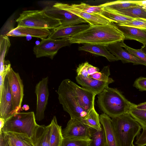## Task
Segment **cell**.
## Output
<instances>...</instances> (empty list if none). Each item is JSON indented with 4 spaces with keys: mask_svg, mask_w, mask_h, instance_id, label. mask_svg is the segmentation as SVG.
Here are the masks:
<instances>
[{
    "mask_svg": "<svg viewBox=\"0 0 146 146\" xmlns=\"http://www.w3.org/2000/svg\"><path fill=\"white\" fill-rule=\"evenodd\" d=\"M71 44H100L104 46L124 40L122 32L115 23L91 25L87 29L69 37Z\"/></svg>",
    "mask_w": 146,
    "mask_h": 146,
    "instance_id": "1",
    "label": "cell"
},
{
    "mask_svg": "<svg viewBox=\"0 0 146 146\" xmlns=\"http://www.w3.org/2000/svg\"><path fill=\"white\" fill-rule=\"evenodd\" d=\"M98 98L100 109L112 118L128 113L136 105L127 100L118 90L109 86L98 94Z\"/></svg>",
    "mask_w": 146,
    "mask_h": 146,
    "instance_id": "2",
    "label": "cell"
},
{
    "mask_svg": "<svg viewBox=\"0 0 146 146\" xmlns=\"http://www.w3.org/2000/svg\"><path fill=\"white\" fill-rule=\"evenodd\" d=\"M39 125L36 122L35 114L33 111L19 112L15 113L5 120L1 132L25 134L34 142Z\"/></svg>",
    "mask_w": 146,
    "mask_h": 146,
    "instance_id": "3",
    "label": "cell"
},
{
    "mask_svg": "<svg viewBox=\"0 0 146 146\" xmlns=\"http://www.w3.org/2000/svg\"><path fill=\"white\" fill-rule=\"evenodd\" d=\"M112 120L119 146H132L135 137L140 134L141 125L128 113Z\"/></svg>",
    "mask_w": 146,
    "mask_h": 146,
    "instance_id": "4",
    "label": "cell"
},
{
    "mask_svg": "<svg viewBox=\"0 0 146 146\" xmlns=\"http://www.w3.org/2000/svg\"><path fill=\"white\" fill-rule=\"evenodd\" d=\"M16 22L17 26L53 30L61 25L59 20L49 16L43 9L23 11Z\"/></svg>",
    "mask_w": 146,
    "mask_h": 146,
    "instance_id": "5",
    "label": "cell"
},
{
    "mask_svg": "<svg viewBox=\"0 0 146 146\" xmlns=\"http://www.w3.org/2000/svg\"><path fill=\"white\" fill-rule=\"evenodd\" d=\"M57 93L60 103L62 105L64 110L69 114L71 119L82 120L86 115L88 112L79 104L67 79L62 81Z\"/></svg>",
    "mask_w": 146,
    "mask_h": 146,
    "instance_id": "6",
    "label": "cell"
},
{
    "mask_svg": "<svg viewBox=\"0 0 146 146\" xmlns=\"http://www.w3.org/2000/svg\"><path fill=\"white\" fill-rule=\"evenodd\" d=\"M71 44L69 37L58 39L47 38L42 39L39 44H36L33 51L37 58L45 56L52 59L60 48Z\"/></svg>",
    "mask_w": 146,
    "mask_h": 146,
    "instance_id": "7",
    "label": "cell"
},
{
    "mask_svg": "<svg viewBox=\"0 0 146 146\" xmlns=\"http://www.w3.org/2000/svg\"><path fill=\"white\" fill-rule=\"evenodd\" d=\"M11 93L14 114L19 112L24 96V86L18 72L11 67L7 75Z\"/></svg>",
    "mask_w": 146,
    "mask_h": 146,
    "instance_id": "8",
    "label": "cell"
},
{
    "mask_svg": "<svg viewBox=\"0 0 146 146\" xmlns=\"http://www.w3.org/2000/svg\"><path fill=\"white\" fill-rule=\"evenodd\" d=\"M53 5L75 15L84 19L90 25H106L112 22L101 14L88 13L74 7L71 4L56 2Z\"/></svg>",
    "mask_w": 146,
    "mask_h": 146,
    "instance_id": "9",
    "label": "cell"
},
{
    "mask_svg": "<svg viewBox=\"0 0 146 146\" xmlns=\"http://www.w3.org/2000/svg\"><path fill=\"white\" fill-rule=\"evenodd\" d=\"M48 76L40 81L35 86V93L37 98L35 117L36 120L40 121L44 118V111L48 104L49 95Z\"/></svg>",
    "mask_w": 146,
    "mask_h": 146,
    "instance_id": "10",
    "label": "cell"
},
{
    "mask_svg": "<svg viewBox=\"0 0 146 146\" xmlns=\"http://www.w3.org/2000/svg\"><path fill=\"white\" fill-rule=\"evenodd\" d=\"M43 10L49 16L59 20L61 23L60 26L61 27L76 25L82 23H87L75 15L53 5L46 7Z\"/></svg>",
    "mask_w": 146,
    "mask_h": 146,
    "instance_id": "11",
    "label": "cell"
},
{
    "mask_svg": "<svg viewBox=\"0 0 146 146\" xmlns=\"http://www.w3.org/2000/svg\"><path fill=\"white\" fill-rule=\"evenodd\" d=\"M62 133L64 138L90 139V128L81 120L70 119Z\"/></svg>",
    "mask_w": 146,
    "mask_h": 146,
    "instance_id": "12",
    "label": "cell"
},
{
    "mask_svg": "<svg viewBox=\"0 0 146 146\" xmlns=\"http://www.w3.org/2000/svg\"><path fill=\"white\" fill-rule=\"evenodd\" d=\"M67 80L80 106L88 112L94 106L95 97L96 95L83 87L79 86L69 79H67Z\"/></svg>",
    "mask_w": 146,
    "mask_h": 146,
    "instance_id": "13",
    "label": "cell"
},
{
    "mask_svg": "<svg viewBox=\"0 0 146 146\" xmlns=\"http://www.w3.org/2000/svg\"><path fill=\"white\" fill-rule=\"evenodd\" d=\"M14 114L12 96L6 75L0 96V116L5 120Z\"/></svg>",
    "mask_w": 146,
    "mask_h": 146,
    "instance_id": "14",
    "label": "cell"
},
{
    "mask_svg": "<svg viewBox=\"0 0 146 146\" xmlns=\"http://www.w3.org/2000/svg\"><path fill=\"white\" fill-rule=\"evenodd\" d=\"M105 46L111 54L123 63H131L134 65L141 64L146 66L145 62L124 49L121 46L120 41Z\"/></svg>",
    "mask_w": 146,
    "mask_h": 146,
    "instance_id": "15",
    "label": "cell"
},
{
    "mask_svg": "<svg viewBox=\"0 0 146 146\" xmlns=\"http://www.w3.org/2000/svg\"><path fill=\"white\" fill-rule=\"evenodd\" d=\"M51 32L47 29L37 28L29 27L17 26L11 30L6 35L8 36H31L46 38L51 34Z\"/></svg>",
    "mask_w": 146,
    "mask_h": 146,
    "instance_id": "16",
    "label": "cell"
},
{
    "mask_svg": "<svg viewBox=\"0 0 146 146\" xmlns=\"http://www.w3.org/2000/svg\"><path fill=\"white\" fill-rule=\"evenodd\" d=\"M77 82L83 88L98 95L104 89L108 87L111 81H103L93 79L90 76L85 78L80 75L76 77Z\"/></svg>",
    "mask_w": 146,
    "mask_h": 146,
    "instance_id": "17",
    "label": "cell"
},
{
    "mask_svg": "<svg viewBox=\"0 0 146 146\" xmlns=\"http://www.w3.org/2000/svg\"><path fill=\"white\" fill-rule=\"evenodd\" d=\"M100 119L105 132L106 146H119L112 119L104 113L100 115Z\"/></svg>",
    "mask_w": 146,
    "mask_h": 146,
    "instance_id": "18",
    "label": "cell"
},
{
    "mask_svg": "<svg viewBox=\"0 0 146 146\" xmlns=\"http://www.w3.org/2000/svg\"><path fill=\"white\" fill-rule=\"evenodd\" d=\"M90 24H82L59 26L53 30L51 35L48 37L52 39H58L69 37L88 28Z\"/></svg>",
    "mask_w": 146,
    "mask_h": 146,
    "instance_id": "19",
    "label": "cell"
},
{
    "mask_svg": "<svg viewBox=\"0 0 146 146\" xmlns=\"http://www.w3.org/2000/svg\"><path fill=\"white\" fill-rule=\"evenodd\" d=\"M122 32L125 39L135 40L146 44V29L115 23Z\"/></svg>",
    "mask_w": 146,
    "mask_h": 146,
    "instance_id": "20",
    "label": "cell"
},
{
    "mask_svg": "<svg viewBox=\"0 0 146 146\" xmlns=\"http://www.w3.org/2000/svg\"><path fill=\"white\" fill-rule=\"evenodd\" d=\"M79 50L87 52L98 56L105 57L109 62L117 61L119 60L111 54L104 45L85 44L78 47Z\"/></svg>",
    "mask_w": 146,
    "mask_h": 146,
    "instance_id": "21",
    "label": "cell"
},
{
    "mask_svg": "<svg viewBox=\"0 0 146 146\" xmlns=\"http://www.w3.org/2000/svg\"><path fill=\"white\" fill-rule=\"evenodd\" d=\"M3 132L10 146H35L33 140L25 134Z\"/></svg>",
    "mask_w": 146,
    "mask_h": 146,
    "instance_id": "22",
    "label": "cell"
},
{
    "mask_svg": "<svg viewBox=\"0 0 146 146\" xmlns=\"http://www.w3.org/2000/svg\"><path fill=\"white\" fill-rule=\"evenodd\" d=\"M51 132L50 137V146H61L63 137L62 127L59 125L57 119L54 116L50 123Z\"/></svg>",
    "mask_w": 146,
    "mask_h": 146,
    "instance_id": "23",
    "label": "cell"
},
{
    "mask_svg": "<svg viewBox=\"0 0 146 146\" xmlns=\"http://www.w3.org/2000/svg\"><path fill=\"white\" fill-rule=\"evenodd\" d=\"M101 14L113 23L123 24L134 19L120 14L114 11L104 7Z\"/></svg>",
    "mask_w": 146,
    "mask_h": 146,
    "instance_id": "24",
    "label": "cell"
},
{
    "mask_svg": "<svg viewBox=\"0 0 146 146\" xmlns=\"http://www.w3.org/2000/svg\"><path fill=\"white\" fill-rule=\"evenodd\" d=\"M82 122L90 128L97 130L102 129L100 116L95 109L94 106L89 111L86 115L81 120Z\"/></svg>",
    "mask_w": 146,
    "mask_h": 146,
    "instance_id": "25",
    "label": "cell"
},
{
    "mask_svg": "<svg viewBox=\"0 0 146 146\" xmlns=\"http://www.w3.org/2000/svg\"><path fill=\"white\" fill-rule=\"evenodd\" d=\"M113 10L120 14L133 19H146V10L141 6L139 5Z\"/></svg>",
    "mask_w": 146,
    "mask_h": 146,
    "instance_id": "26",
    "label": "cell"
},
{
    "mask_svg": "<svg viewBox=\"0 0 146 146\" xmlns=\"http://www.w3.org/2000/svg\"><path fill=\"white\" fill-rule=\"evenodd\" d=\"M102 125V129L100 130L90 128L91 140L90 146H106L105 132Z\"/></svg>",
    "mask_w": 146,
    "mask_h": 146,
    "instance_id": "27",
    "label": "cell"
},
{
    "mask_svg": "<svg viewBox=\"0 0 146 146\" xmlns=\"http://www.w3.org/2000/svg\"><path fill=\"white\" fill-rule=\"evenodd\" d=\"M0 73L4 70V62L5 57L7 54L11 44L9 39L6 35H0Z\"/></svg>",
    "mask_w": 146,
    "mask_h": 146,
    "instance_id": "28",
    "label": "cell"
},
{
    "mask_svg": "<svg viewBox=\"0 0 146 146\" xmlns=\"http://www.w3.org/2000/svg\"><path fill=\"white\" fill-rule=\"evenodd\" d=\"M101 5L114 10L138 5L136 1L125 0H118L108 2Z\"/></svg>",
    "mask_w": 146,
    "mask_h": 146,
    "instance_id": "29",
    "label": "cell"
},
{
    "mask_svg": "<svg viewBox=\"0 0 146 146\" xmlns=\"http://www.w3.org/2000/svg\"><path fill=\"white\" fill-rule=\"evenodd\" d=\"M135 106L128 113L139 124L143 130H146V110L137 109Z\"/></svg>",
    "mask_w": 146,
    "mask_h": 146,
    "instance_id": "30",
    "label": "cell"
},
{
    "mask_svg": "<svg viewBox=\"0 0 146 146\" xmlns=\"http://www.w3.org/2000/svg\"><path fill=\"white\" fill-rule=\"evenodd\" d=\"M74 7L79 10L91 14H101L104 7L101 5L98 6H91L83 3L79 4H72Z\"/></svg>",
    "mask_w": 146,
    "mask_h": 146,
    "instance_id": "31",
    "label": "cell"
},
{
    "mask_svg": "<svg viewBox=\"0 0 146 146\" xmlns=\"http://www.w3.org/2000/svg\"><path fill=\"white\" fill-rule=\"evenodd\" d=\"M110 74V68L107 66L104 67L101 72H97L90 76L92 78L100 81L113 82V80L109 77Z\"/></svg>",
    "mask_w": 146,
    "mask_h": 146,
    "instance_id": "32",
    "label": "cell"
},
{
    "mask_svg": "<svg viewBox=\"0 0 146 146\" xmlns=\"http://www.w3.org/2000/svg\"><path fill=\"white\" fill-rule=\"evenodd\" d=\"M91 139L64 138L61 146H90Z\"/></svg>",
    "mask_w": 146,
    "mask_h": 146,
    "instance_id": "33",
    "label": "cell"
},
{
    "mask_svg": "<svg viewBox=\"0 0 146 146\" xmlns=\"http://www.w3.org/2000/svg\"><path fill=\"white\" fill-rule=\"evenodd\" d=\"M121 46L128 52L146 63V54L141 49H135L127 46L123 42L120 41Z\"/></svg>",
    "mask_w": 146,
    "mask_h": 146,
    "instance_id": "34",
    "label": "cell"
},
{
    "mask_svg": "<svg viewBox=\"0 0 146 146\" xmlns=\"http://www.w3.org/2000/svg\"><path fill=\"white\" fill-rule=\"evenodd\" d=\"M139 29H146V19L135 18L123 24H120Z\"/></svg>",
    "mask_w": 146,
    "mask_h": 146,
    "instance_id": "35",
    "label": "cell"
},
{
    "mask_svg": "<svg viewBox=\"0 0 146 146\" xmlns=\"http://www.w3.org/2000/svg\"><path fill=\"white\" fill-rule=\"evenodd\" d=\"M11 67L9 61L5 60L4 62L3 70L0 73V96L1 94L5 78Z\"/></svg>",
    "mask_w": 146,
    "mask_h": 146,
    "instance_id": "36",
    "label": "cell"
},
{
    "mask_svg": "<svg viewBox=\"0 0 146 146\" xmlns=\"http://www.w3.org/2000/svg\"><path fill=\"white\" fill-rule=\"evenodd\" d=\"M46 126L40 125L36 134L35 146H41L43 137L44 135Z\"/></svg>",
    "mask_w": 146,
    "mask_h": 146,
    "instance_id": "37",
    "label": "cell"
},
{
    "mask_svg": "<svg viewBox=\"0 0 146 146\" xmlns=\"http://www.w3.org/2000/svg\"><path fill=\"white\" fill-rule=\"evenodd\" d=\"M90 64L86 62L80 64L76 69L77 75H80L85 78L90 76L88 73V69Z\"/></svg>",
    "mask_w": 146,
    "mask_h": 146,
    "instance_id": "38",
    "label": "cell"
},
{
    "mask_svg": "<svg viewBox=\"0 0 146 146\" xmlns=\"http://www.w3.org/2000/svg\"><path fill=\"white\" fill-rule=\"evenodd\" d=\"M133 86L141 91H146V78L140 77L134 82Z\"/></svg>",
    "mask_w": 146,
    "mask_h": 146,
    "instance_id": "39",
    "label": "cell"
},
{
    "mask_svg": "<svg viewBox=\"0 0 146 146\" xmlns=\"http://www.w3.org/2000/svg\"><path fill=\"white\" fill-rule=\"evenodd\" d=\"M51 127L50 124L46 126L45 133L41 146H50Z\"/></svg>",
    "mask_w": 146,
    "mask_h": 146,
    "instance_id": "40",
    "label": "cell"
},
{
    "mask_svg": "<svg viewBox=\"0 0 146 146\" xmlns=\"http://www.w3.org/2000/svg\"><path fill=\"white\" fill-rule=\"evenodd\" d=\"M135 143L138 146L146 145V130H143L141 133L137 136Z\"/></svg>",
    "mask_w": 146,
    "mask_h": 146,
    "instance_id": "41",
    "label": "cell"
},
{
    "mask_svg": "<svg viewBox=\"0 0 146 146\" xmlns=\"http://www.w3.org/2000/svg\"><path fill=\"white\" fill-rule=\"evenodd\" d=\"M0 146H10L3 132L0 133Z\"/></svg>",
    "mask_w": 146,
    "mask_h": 146,
    "instance_id": "42",
    "label": "cell"
},
{
    "mask_svg": "<svg viewBox=\"0 0 146 146\" xmlns=\"http://www.w3.org/2000/svg\"><path fill=\"white\" fill-rule=\"evenodd\" d=\"M99 69L97 67L90 64L88 69V73L89 76L99 72Z\"/></svg>",
    "mask_w": 146,
    "mask_h": 146,
    "instance_id": "43",
    "label": "cell"
},
{
    "mask_svg": "<svg viewBox=\"0 0 146 146\" xmlns=\"http://www.w3.org/2000/svg\"><path fill=\"white\" fill-rule=\"evenodd\" d=\"M135 107L138 109L146 110V102L137 105H136Z\"/></svg>",
    "mask_w": 146,
    "mask_h": 146,
    "instance_id": "44",
    "label": "cell"
},
{
    "mask_svg": "<svg viewBox=\"0 0 146 146\" xmlns=\"http://www.w3.org/2000/svg\"><path fill=\"white\" fill-rule=\"evenodd\" d=\"M5 120L3 118L0 117V133L1 132L3 128Z\"/></svg>",
    "mask_w": 146,
    "mask_h": 146,
    "instance_id": "45",
    "label": "cell"
},
{
    "mask_svg": "<svg viewBox=\"0 0 146 146\" xmlns=\"http://www.w3.org/2000/svg\"><path fill=\"white\" fill-rule=\"evenodd\" d=\"M22 109L23 110L27 111L29 109V107L28 105L25 104L23 105V106L22 108Z\"/></svg>",
    "mask_w": 146,
    "mask_h": 146,
    "instance_id": "46",
    "label": "cell"
},
{
    "mask_svg": "<svg viewBox=\"0 0 146 146\" xmlns=\"http://www.w3.org/2000/svg\"><path fill=\"white\" fill-rule=\"evenodd\" d=\"M141 49L146 54V44L143 45Z\"/></svg>",
    "mask_w": 146,
    "mask_h": 146,
    "instance_id": "47",
    "label": "cell"
},
{
    "mask_svg": "<svg viewBox=\"0 0 146 146\" xmlns=\"http://www.w3.org/2000/svg\"><path fill=\"white\" fill-rule=\"evenodd\" d=\"M144 9H145V10H146V6H141Z\"/></svg>",
    "mask_w": 146,
    "mask_h": 146,
    "instance_id": "48",
    "label": "cell"
},
{
    "mask_svg": "<svg viewBox=\"0 0 146 146\" xmlns=\"http://www.w3.org/2000/svg\"><path fill=\"white\" fill-rule=\"evenodd\" d=\"M132 146H135V145H133Z\"/></svg>",
    "mask_w": 146,
    "mask_h": 146,
    "instance_id": "49",
    "label": "cell"
}]
</instances>
